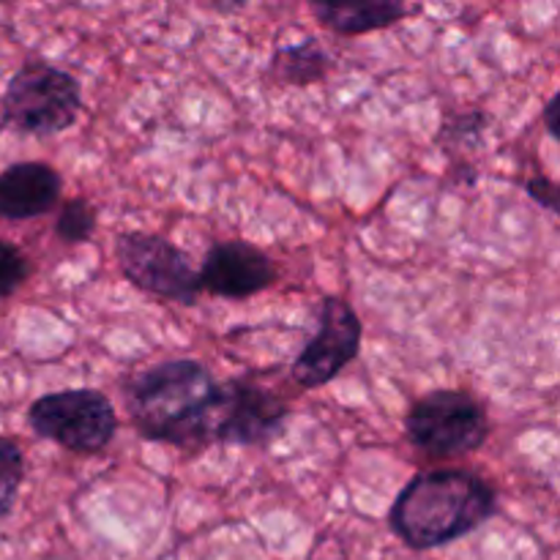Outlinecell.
<instances>
[{
	"instance_id": "8992f818",
	"label": "cell",
	"mask_w": 560,
	"mask_h": 560,
	"mask_svg": "<svg viewBox=\"0 0 560 560\" xmlns=\"http://www.w3.org/2000/svg\"><path fill=\"white\" fill-rule=\"evenodd\" d=\"M120 271L135 288L164 301L191 306L200 295V277L191 260L162 235L126 233L115 241Z\"/></svg>"
},
{
	"instance_id": "30bf717a",
	"label": "cell",
	"mask_w": 560,
	"mask_h": 560,
	"mask_svg": "<svg viewBox=\"0 0 560 560\" xmlns=\"http://www.w3.org/2000/svg\"><path fill=\"white\" fill-rule=\"evenodd\" d=\"M60 191H63V180L49 164H11L0 173V217L11 222L44 217L58 206Z\"/></svg>"
},
{
	"instance_id": "8fae6325",
	"label": "cell",
	"mask_w": 560,
	"mask_h": 560,
	"mask_svg": "<svg viewBox=\"0 0 560 560\" xmlns=\"http://www.w3.org/2000/svg\"><path fill=\"white\" fill-rule=\"evenodd\" d=\"M315 14L323 25L342 36H361L405 20L410 9L394 0H364V3H317Z\"/></svg>"
},
{
	"instance_id": "7a4b0ae2",
	"label": "cell",
	"mask_w": 560,
	"mask_h": 560,
	"mask_svg": "<svg viewBox=\"0 0 560 560\" xmlns=\"http://www.w3.org/2000/svg\"><path fill=\"white\" fill-rule=\"evenodd\" d=\"M217 386L206 364L173 359L135 377L129 413L145 441L197 448L211 443V408Z\"/></svg>"
},
{
	"instance_id": "4fadbf2b",
	"label": "cell",
	"mask_w": 560,
	"mask_h": 560,
	"mask_svg": "<svg viewBox=\"0 0 560 560\" xmlns=\"http://www.w3.org/2000/svg\"><path fill=\"white\" fill-rule=\"evenodd\" d=\"M22 479H25V457L20 443L0 438V517H5L14 506Z\"/></svg>"
},
{
	"instance_id": "e0dca14e",
	"label": "cell",
	"mask_w": 560,
	"mask_h": 560,
	"mask_svg": "<svg viewBox=\"0 0 560 560\" xmlns=\"http://www.w3.org/2000/svg\"><path fill=\"white\" fill-rule=\"evenodd\" d=\"M558 104H560V96H552L550 102H547V107H545V124H547V129H550V135L552 137H558L560 135V124H558Z\"/></svg>"
},
{
	"instance_id": "ba28073f",
	"label": "cell",
	"mask_w": 560,
	"mask_h": 560,
	"mask_svg": "<svg viewBox=\"0 0 560 560\" xmlns=\"http://www.w3.org/2000/svg\"><path fill=\"white\" fill-rule=\"evenodd\" d=\"M361 334L364 328L348 301L334 295L323 299L317 310L315 337L293 361L295 383L304 388H320L331 383L359 355Z\"/></svg>"
},
{
	"instance_id": "5b68a950",
	"label": "cell",
	"mask_w": 560,
	"mask_h": 560,
	"mask_svg": "<svg viewBox=\"0 0 560 560\" xmlns=\"http://www.w3.org/2000/svg\"><path fill=\"white\" fill-rule=\"evenodd\" d=\"M80 107V82L69 71L47 63H27L5 88L3 124L25 135H58L74 124Z\"/></svg>"
},
{
	"instance_id": "5bb4252c",
	"label": "cell",
	"mask_w": 560,
	"mask_h": 560,
	"mask_svg": "<svg viewBox=\"0 0 560 560\" xmlns=\"http://www.w3.org/2000/svg\"><path fill=\"white\" fill-rule=\"evenodd\" d=\"M96 230V211L88 200L82 197H74V200L63 202L58 213V222H55V233H58L60 241L66 244H82L88 241Z\"/></svg>"
},
{
	"instance_id": "9a60e30c",
	"label": "cell",
	"mask_w": 560,
	"mask_h": 560,
	"mask_svg": "<svg viewBox=\"0 0 560 560\" xmlns=\"http://www.w3.org/2000/svg\"><path fill=\"white\" fill-rule=\"evenodd\" d=\"M31 273L25 255L9 241H0V301L14 295Z\"/></svg>"
},
{
	"instance_id": "52a82bcc",
	"label": "cell",
	"mask_w": 560,
	"mask_h": 560,
	"mask_svg": "<svg viewBox=\"0 0 560 560\" xmlns=\"http://www.w3.org/2000/svg\"><path fill=\"white\" fill-rule=\"evenodd\" d=\"M288 416V402L257 383H219L211 408V443L266 446L284 430Z\"/></svg>"
},
{
	"instance_id": "6da1fadb",
	"label": "cell",
	"mask_w": 560,
	"mask_h": 560,
	"mask_svg": "<svg viewBox=\"0 0 560 560\" xmlns=\"http://www.w3.org/2000/svg\"><path fill=\"white\" fill-rule=\"evenodd\" d=\"M495 490L474 470H424L402 487L388 523L410 550H438L479 530L495 514Z\"/></svg>"
},
{
	"instance_id": "2e32d148",
	"label": "cell",
	"mask_w": 560,
	"mask_h": 560,
	"mask_svg": "<svg viewBox=\"0 0 560 560\" xmlns=\"http://www.w3.org/2000/svg\"><path fill=\"white\" fill-rule=\"evenodd\" d=\"M528 195L534 197L539 206H545L547 211L558 213V186L552 184L547 175H534V178L528 180Z\"/></svg>"
},
{
	"instance_id": "277c9868",
	"label": "cell",
	"mask_w": 560,
	"mask_h": 560,
	"mask_svg": "<svg viewBox=\"0 0 560 560\" xmlns=\"http://www.w3.org/2000/svg\"><path fill=\"white\" fill-rule=\"evenodd\" d=\"M27 424L38 438L74 454H98L118 432V416L107 394L66 388L38 397L27 408Z\"/></svg>"
},
{
	"instance_id": "3957f363",
	"label": "cell",
	"mask_w": 560,
	"mask_h": 560,
	"mask_svg": "<svg viewBox=\"0 0 560 560\" xmlns=\"http://www.w3.org/2000/svg\"><path fill=\"white\" fill-rule=\"evenodd\" d=\"M405 435L427 457L454 459L485 446L490 435V419L474 394L441 388L421 397L408 410Z\"/></svg>"
},
{
	"instance_id": "9c48e42d",
	"label": "cell",
	"mask_w": 560,
	"mask_h": 560,
	"mask_svg": "<svg viewBox=\"0 0 560 560\" xmlns=\"http://www.w3.org/2000/svg\"><path fill=\"white\" fill-rule=\"evenodd\" d=\"M200 288L222 299H246L262 293L277 279L271 257L246 241H222L211 246L200 268Z\"/></svg>"
},
{
	"instance_id": "7c38bea8",
	"label": "cell",
	"mask_w": 560,
	"mask_h": 560,
	"mask_svg": "<svg viewBox=\"0 0 560 560\" xmlns=\"http://www.w3.org/2000/svg\"><path fill=\"white\" fill-rule=\"evenodd\" d=\"M326 69L328 55L323 52L315 38L293 44V47H282L273 55V71L279 74V80L290 82V85H312L326 74Z\"/></svg>"
}]
</instances>
